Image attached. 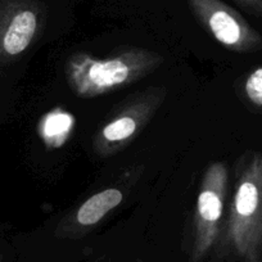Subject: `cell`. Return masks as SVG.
Here are the masks:
<instances>
[{"label": "cell", "mask_w": 262, "mask_h": 262, "mask_svg": "<svg viewBox=\"0 0 262 262\" xmlns=\"http://www.w3.org/2000/svg\"><path fill=\"white\" fill-rule=\"evenodd\" d=\"M162 63L163 57L142 48L118 50L105 58L77 52L66 60L64 75L76 97L93 99L139 81Z\"/></svg>", "instance_id": "6da1fadb"}, {"label": "cell", "mask_w": 262, "mask_h": 262, "mask_svg": "<svg viewBox=\"0 0 262 262\" xmlns=\"http://www.w3.org/2000/svg\"><path fill=\"white\" fill-rule=\"evenodd\" d=\"M163 88L147 89L121 107L102 127L93 142V149L100 157L115 155L130 144L143 131L165 99Z\"/></svg>", "instance_id": "277c9868"}, {"label": "cell", "mask_w": 262, "mask_h": 262, "mask_svg": "<svg viewBox=\"0 0 262 262\" xmlns=\"http://www.w3.org/2000/svg\"><path fill=\"white\" fill-rule=\"evenodd\" d=\"M41 24L37 0H0V64L21 57L39 36Z\"/></svg>", "instance_id": "8992f818"}, {"label": "cell", "mask_w": 262, "mask_h": 262, "mask_svg": "<svg viewBox=\"0 0 262 262\" xmlns=\"http://www.w3.org/2000/svg\"><path fill=\"white\" fill-rule=\"evenodd\" d=\"M123 193L117 188L98 191L85 201L75 212V223L81 228H92L99 224L111 211L121 205Z\"/></svg>", "instance_id": "ba28073f"}, {"label": "cell", "mask_w": 262, "mask_h": 262, "mask_svg": "<svg viewBox=\"0 0 262 262\" xmlns=\"http://www.w3.org/2000/svg\"><path fill=\"white\" fill-rule=\"evenodd\" d=\"M243 8L262 18V0H236Z\"/></svg>", "instance_id": "30bf717a"}, {"label": "cell", "mask_w": 262, "mask_h": 262, "mask_svg": "<svg viewBox=\"0 0 262 262\" xmlns=\"http://www.w3.org/2000/svg\"><path fill=\"white\" fill-rule=\"evenodd\" d=\"M74 115L63 108H53L40 117L37 122V135L48 149L63 147L74 131Z\"/></svg>", "instance_id": "52a82bcc"}, {"label": "cell", "mask_w": 262, "mask_h": 262, "mask_svg": "<svg viewBox=\"0 0 262 262\" xmlns=\"http://www.w3.org/2000/svg\"><path fill=\"white\" fill-rule=\"evenodd\" d=\"M243 92L247 100L253 107L262 111V67L254 69L248 76L243 85Z\"/></svg>", "instance_id": "9c48e42d"}, {"label": "cell", "mask_w": 262, "mask_h": 262, "mask_svg": "<svg viewBox=\"0 0 262 262\" xmlns=\"http://www.w3.org/2000/svg\"><path fill=\"white\" fill-rule=\"evenodd\" d=\"M221 236L242 262H262V153L246 155L239 163Z\"/></svg>", "instance_id": "7a4b0ae2"}, {"label": "cell", "mask_w": 262, "mask_h": 262, "mask_svg": "<svg viewBox=\"0 0 262 262\" xmlns=\"http://www.w3.org/2000/svg\"><path fill=\"white\" fill-rule=\"evenodd\" d=\"M228 186L229 172L225 163H210L201 181L196 198L191 261L195 262L205 257L221 235Z\"/></svg>", "instance_id": "3957f363"}, {"label": "cell", "mask_w": 262, "mask_h": 262, "mask_svg": "<svg viewBox=\"0 0 262 262\" xmlns=\"http://www.w3.org/2000/svg\"><path fill=\"white\" fill-rule=\"evenodd\" d=\"M0 262H2V256H0Z\"/></svg>", "instance_id": "8fae6325"}, {"label": "cell", "mask_w": 262, "mask_h": 262, "mask_svg": "<svg viewBox=\"0 0 262 262\" xmlns=\"http://www.w3.org/2000/svg\"><path fill=\"white\" fill-rule=\"evenodd\" d=\"M201 26L228 50L253 53L262 48V36L247 19L221 0H186Z\"/></svg>", "instance_id": "5b68a950"}]
</instances>
